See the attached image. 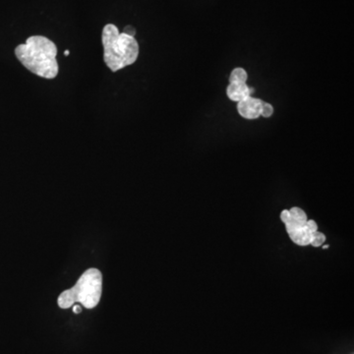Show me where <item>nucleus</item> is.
Instances as JSON below:
<instances>
[{
	"label": "nucleus",
	"instance_id": "9b49d317",
	"mask_svg": "<svg viewBox=\"0 0 354 354\" xmlns=\"http://www.w3.org/2000/svg\"><path fill=\"white\" fill-rule=\"evenodd\" d=\"M69 54H70V53H69V51H65V52H64V55H65V56H68V55H69Z\"/></svg>",
	"mask_w": 354,
	"mask_h": 354
},
{
	"label": "nucleus",
	"instance_id": "9d476101",
	"mask_svg": "<svg viewBox=\"0 0 354 354\" xmlns=\"http://www.w3.org/2000/svg\"><path fill=\"white\" fill-rule=\"evenodd\" d=\"M73 312H74L75 314H79V313L82 312V308H81L79 305H74V306H73Z\"/></svg>",
	"mask_w": 354,
	"mask_h": 354
},
{
	"label": "nucleus",
	"instance_id": "6e6552de",
	"mask_svg": "<svg viewBox=\"0 0 354 354\" xmlns=\"http://www.w3.org/2000/svg\"><path fill=\"white\" fill-rule=\"evenodd\" d=\"M273 113V108L272 105L268 104V103H265L263 102V105H262V109H261V116L263 117H270L272 116Z\"/></svg>",
	"mask_w": 354,
	"mask_h": 354
},
{
	"label": "nucleus",
	"instance_id": "20e7f679",
	"mask_svg": "<svg viewBox=\"0 0 354 354\" xmlns=\"http://www.w3.org/2000/svg\"><path fill=\"white\" fill-rule=\"evenodd\" d=\"M280 218L285 224L286 232L290 239L297 245H312L319 247L326 241V236L318 230L315 220H309L303 210L293 207L290 210H283Z\"/></svg>",
	"mask_w": 354,
	"mask_h": 354
},
{
	"label": "nucleus",
	"instance_id": "0eeeda50",
	"mask_svg": "<svg viewBox=\"0 0 354 354\" xmlns=\"http://www.w3.org/2000/svg\"><path fill=\"white\" fill-rule=\"evenodd\" d=\"M247 78H248V75L243 68H235L234 70H232V72L230 74L229 82L230 83H246Z\"/></svg>",
	"mask_w": 354,
	"mask_h": 354
},
{
	"label": "nucleus",
	"instance_id": "f03ea898",
	"mask_svg": "<svg viewBox=\"0 0 354 354\" xmlns=\"http://www.w3.org/2000/svg\"><path fill=\"white\" fill-rule=\"evenodd\" d=\"M102 42L105 63L112 72L136 62L139 55V45L135 37L120 33L115 25L108 24L103 29Z\"/></svg>",
	"mask_w": 354,
	"mask_h": 354
},
{
	"label": "nucleus",
	"instance_id": "f8f14e48",
	"mask_svg": "<svg viewBox=\"0 0 354 354\" xmlns=\"http://www.w3.org/2000/svg\"><path fill=\"white\" fill-rule=\"evenodd\" d=\"M323 248H324V249H327V248H328V245H325Z\"/></svg>",
	"mask_w": 354,
	"mask_h": 354
},
{
	"label": "nucleus",
	"instance_id": "1a4fd4ad",
	"mask_svg": "<svg viewBox=\"0 0 354 354\" xmlns=\"http://www.w3.org/2000/svg\"><path fill=\"white\" fill-rule=\"evenodd\" d=\"M122 33L127 34V35H129V36H131V37H135L136 30H135L132 26H127V27L124 28V31H123Z\"/></svg>",
	"mask_w": 354,
	"mask_h": 354
},
{
	"label": "nucleus",
	"instance_id": "39448f33",
	"mask_svg": "<svg viewBox=\"0 0 354 354\" xmlns=\"http://www.w3.org/2000/svg\"><path fill=\"white\" fill-rule=\"evenodd\" d=\"M262 105L263 101L249 96L238 102L237 110L238 113L245 119H256L261 116Z\"/></svg>",
	"mask_w": 354,
	"mask_h": 354
},
{
	"label": "nucleus",
	"instance_id": "423d86ee",
	"mask_svg": "<svg viewBox=\"0 0 354 354\" xmlns=\"http://www.w3.org/2000/svg\"><path fill=\"white\" fill-rule=\"evenodd\" d=\"M252 91L253 90L250 89L246 83H230L227 87L226 94L230 101L238 103L251 96Z\"/></svg>",
	"mask_w": 354,
	"mask_h": 354
},
{
	"label": "nucleus",
	"instance_id": "f257e3e1",
	"mask_svg": "<svg viewBox=\"0 0 354 354\" xmlns=\"http://www.w3.org/2000/svg\"><path fill=\"white\" fill-rule=\"evenodd\" d=\"M15 55L24 67L39 77L54 79L58 74L57 48L46 37H30L25 44L15 49Z\"/></svg>",
	"mask_w": 354,
	"mask_h": 354
},
{
	"label": "nucleus",
	"instance_id": "7ed1b4c3",
	"mask_svg": "<svg viewBox=\"0 0 354 354\" xmlns=\"http://www.w3.org/2000/svg\"><path fill=\"white\" fill-rule=\"evenodd\" d=\"M103 292V275L97 269H89L70 289L64 290L58 297V305L68 309L74 303H81L87 309L95 308L101 300Z\"/></svg>",
	"mask_w": 354,
	"mask_h": 354
}]
</instances>
